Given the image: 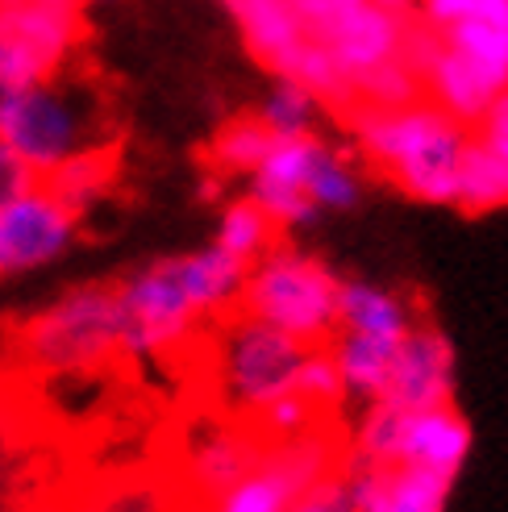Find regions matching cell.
<instances>
[{"label":"cell","instance_id":"obj_1","mask_svg":"<svg viewBox=\"0 0 508 512\" xmlns=\"http://www.w3.org/2000/svg\"><path fill=\"white\" fill-rule=\"evenodd\" d=\"M246 263L221 246L155 259L113 284L117 300V354L159 358L180 350L209 317L238 309Z\"/></svg>","mask_w":508,"mask_h":512},{"label":"cell","instance_id":"obj_2","mask_svg":"<svg viewBox=\"0 0 508 512\" xmlns=\"http://www.w3.org/2000/svg\"><path fill=\"white\" fill-rule=\"evenodd\" d=\"M350 138L363 171L417 204L454 209V184L471 130L429 96H413L392 109H350Z\"/></svg>","mask_w":508,"mask_h":512},{"label":"cell","instance_id":"obj_3","mask_svg":"<svg viewBox=\"0 0 508 512\" xmlns=\"http://www.w3.org/2000/svg\"><path fill=\"white\" fill-rule=\"evenodd\" d=\"M0 138L34 179H46L71 159L113 146L109 96L92 71L71 63L38 84L0 92Z\"/></svg>","mask_w":508,"mask_h":512},{"label":"cell","instance_id":"obj_4","mask_svg":"<svg viewBox=\"0 0 508 512\" xmlns=\"http://www.w3.org/2000/svg\"><path fill=\"white\" fill-rule=\"evenodd\" d=\"M367 171L359 155L317 134L271 138L267 155L250 167L246 196L271 217L279 234H300L325 217L354 213L363 204Z\"/></svg>","mask_w":508,"mask_h":512},{"label":"cell","instance_id":"obj_5","mask_svg":"<svg viewBox=\"0 0 508 512\" xmlns=\"http://www.w3.org/2000/svg\"><path fill=\"white\" fill-rule=\"evenodd\" d=\"M338 288L342 275L321 254L275 242L263 259L246 267L238 313L275 325L296 342L325 346L338 325Z\"/></svg>","mask_w":508,"mask_h":512},{"label":"cell","instance_id":"obj_6","mask_svg":"<svg viewBox=\"0 0 508 512\" xmlns=\"http://www.w3.org/2000/svg\"><path fill=\"white\" fill-rule=\"evenodd\" d=\"M21 358L42 375H75L113 363L117 354V300L109 284H84L46 304L21 325Z\"/></svg>","mask_w":508,"mask_h":512},{"label":"cell","instance_id":"obj_7","mask_svg":"<svg viewBox=\"0 0 508 512\" xmlns=\"http://www.w3.org/2000/svg\"><path fill=\"white\" fill-rule=\"evenodd\" d=\"M309 342L279 334L275 325H263L238 313L217 338V388L221 400L238 417L259 421L271 404L300 396V371L309 363Z\"/></svg>","mask_w":508,"mask_h":512},{"label":"cell","instance_id":"obj_8","mask_svg":"<svg viewBox=\"0 0 508 512\" xmlns=\"http://www.w3.org/2000/svg\"><path fill=\"white\" fill-rule=\"evenodd\" d=\"M413 30H417L413 0H363V5L342 13L334 25H325L313 42L338 67L346 88L354 92V109H359L363 92L379 75L409 59Z\"/></svg>","mask_w":508,"mask_h":512},{"label":"cell","instance_id":"obj_9","mask_svg":"<svg viewBox=\"0 0 508 512\" xmlns=\"http://www.w3.org/2000/svg\"><path fill=\"white\" fill-rule=\"evenodd\" d=\"M342 467L338 446L317 433H300V438H284L275 446H263L259 458L230 483L225 492L205 500L209 512H292L296 500L334 475Z\"/></svg>","mask_w":508,"mask_h":512},{"label":"cell","instance_id":"obj_10","mask_svg":"<svg viewBox=\"0 0 508 512\" xmlns=\"http://www.w3.org/2000/svg\"><path fill=\"white\" fill-rule=\"evenodd\" d=\"M84 42V9L0 0V92L38 84L75 63Z\"/></svg>","mask_w":508,"mask_h":512},{"label":"cell","instance_id":"obj_11","mask_svg":"<svg viewBox=\"0 0 508 512\" xmlns=\"http://www.w3.org/2000/svg\"><path fill=\"white\" fill-rule=\"evenodd\" d=\"M75 234H80V213L46 179H34L30 188L0 204V279L59 263L75 246Z\"/></svg>","mask_w":508,"mask_h":512},{"label":"cell","instance_id":"obj_12","mask_svg":"<svg viewBox=\"0 0 508 512\" xmlns=\"http://www.w3.org/2000/svg\"><path fill=\"white\" fill-rule=\"evenodd\" d=\"M454 392H459V354H454V342L442 325L417 317V325L404 334L392 358V375L379 400L417 413V408L454 404Z\"/></svg>","mask_w":508,"mask_h":512},{"label":"cell","instance_id":"obj_13","mask_svg":"<svg viewBox=\"0 0 508 512\" xmlns=\"http://www.w3.org/2000/svg\"><path fill=\"white\" fill-rule=\"evenodd\" d=\"M471 446H475L471 421L454 404L417 408V413L404 408L392 467H417V471H429V475H442L450 483H459L467 458H471Z\"/></svg>","mask_w":508,"mask_h":512},{"label":"cell","instance_id":"obj_14","mask_svg":"<svg viewBox=\"0 0 508 512\" xmlns=\"http://www.w3.org/2000/svg\"><path fill=\"white\" fill-rule=\"evenodd\" d=\"M342 483L354 512H446L454 483L417 467H367L342 458Z\"/></svg>","mask_w":508,"mask_h":512},{"label":"cell","instance_id":"obj_15","mask_svg":"<svg viewBox=\"0 0 508 512\" xmlns=\"http://www.w3.org/2000/svg\"><path fill=\"white\" fill-rule=\"evenodd\" d=\"M434 34L492 96L508 88V0H475L459 21Z\"/></svg>","mask_w":508,"mask_h":512},{"label":"cell","instance_id":"obj_16","mask_svg":"<svg viewBox=\"0 0 508 512\" xmlns=\"http://www.w3.org/2000/svg\"><path fill=\"white\" fill-rule=\"evenodd\" d=\"M225 9L234 13L238 30L250 46V55L259 59L271 75H292L300 55L309 50V34L296 17L288 0H225Z\"/></svg>","mask_w":508,"mask_h":512},{"label":"cell","instance_id":"obj_17","mask_svg":"<svg viewBox=\"0 0 508 512\" xmlns=\"http://www.w3.org/2000/svg\"><path fill=\"white\" fill-rule=\"evenodd\" d=\"M417 325V309L400 292L375 284V279L342 275L338 288V325L334 329H354V334L404 342V334Z\"/></svg>","mask_w":508,"mask_h":512},{"label":"cell","instance_id":"obj_18","mask_svg":"<svg viewBox=\"0 0 508 512\" xmlns=\"http://www.w3.org/2000/svg\"><path fill=\"white\" fill-rule=\"evenodd\" d=\"M259 442H250L238 429H213L205 433L192 454H188V488L200 500H213L217 492H225L230 483L259 458Z\"/></svg>","mask_w":508,"mask_h":512},{"label":"cell","instance_id":"obj_19","mask_svg":"<svg viewBox=\"0 0 508 512\" xmlns=\"http://www.w3.org/2000/svg\"><path fill=\"white\" fill-rule=\"evenodd\" d=\"M454 209L467 217H492L508 209V159L492 155L488 146L467 142L454 184Z\"/></svg>","mask_w":508,"mask_h":512},{"label":"cell","instance_id":"obj_20","mask_svg":"<svg viewBox=\"0 0 508 512\" xmlns=\"http://www.w3.org/2000/svg\"><path fill=\"white\" fill-rule=\"evenodd\" d=\"M254 117H259L275 138H296V134H317V125L325 117V105L300 80L275 75L271 88L259 100V109H254Z\"/></svg>","mask_w":508,"mask_h":512},{"label":"cell","instance_id":"obj_21","mask_svg":"<svg viewBox=\"0 0 508 512\" xmlns=\"http://www.w3.org/2000/svg\"><path fill=\"white\" fill-rule=\"evenodd\" d=\"M275 238H279V229L271 225V217L246 192L225 204L221 217H217V229H213V246L234 254V259L246 263V267L254 259H263V254L275 246Z\"/></svg>","mask_w":508,"mask_h":512},{"label":"cell","instance_id":"obj_22","mask_svg":"<svg viewBox=\"0 0 508 512\" xmlns=\"http://www.w3.org/2000/svg\"><path fill=\"white\" fill-rule=\"evenodd\" d=\"M113 175H117V159H113V146H105V150H92V155L63 163L59 171H50L46 184L55 188L75 213H84L113 188Z\"/></svg>","mask_w":508,"mask_h":512},{"label":"cell","instance_id":"obj_23","mask_svg":"<svg viewBox=\"0 0 508 512\" xmlns=\"http://www.w3.org/2000/svg\"><path fill=\"white\" fill-rule=\"evenodd\" d=\"M271 130L259 121V117H234V121H225L221 130L213 134V146H209V159L221 175H238L246 179L250 167L259 163L267 155V146H271Z\"/></svg>","mask_w":508,"mask_h":512},{"label":"cell","instance_id":"obj_24","mask_svg":"<svg viewBox=\"0 0 508 512\" xmlns=\"http://www.w3.org/2000/svg\"><path fill=\"white\" fill-rule=\"evenodd\" d=\"M467 130H471V142L488 146L492 155L508 159V88H504V92L492 100V105L467 125Z\"/></svg>","mask_w":508,"mask_h":512},{"label":"cell","instance_id":"obj_25","mask_svg":"<svg viewBox=\"0 0 508 512\" xmlns=\"http://www.w3.org/2000/svg\"><path fill=\"white\" fill-rule=\"evenodd\" d=\"M292 512H354L350 492H346V483H342V467L334 475H325L321 483H313V488L296 500Z\"/></svg>","mask_w":508,"mask_h":512},{"label":"cell","instance_id":"obj_26","mask_svg":"<svg viewBox=\"0 0 508 512\" xmlns=\"http://www.w3.org/2000/svg\"><path fill=\"white\" fill-rule=\"evenodd\" d=\"M288 5L296 9L300 25H304V34L317 38L325 25H334L342 13H350L354 5H363V0H288Z\"/></svg>","mask_w":508,"mask_h":512},{"label":"cell","instance_id":"obj_27","mask_svg":"<svg viewBox=\"0 0 508 512\" xmlns=\"http://www.w3.org/2000/svg\"><path fill=\"white\" fill-rule=\"evenodd\" d=\"M30 184H34V171L13 155V146L5 138H0V204L13 200L21 188H30Z\"/></svg>","mask_w":508,"mask_h":512},{"label":"cell","instance_id":"obj_28","mask_svg":"<svg viewBox=\"0 0 508 512\" xmlns=\"http://www.w3.org/2000/svg\"><path fill=\"white\" fill-rule=\"evenodd\" d=\"M471 5L475 0H413V13L421 25H429V30H446V25L459 21Z\"/></svg>","mask_w":508,"mask_h":512},{"label":"cell","instance_id":"obj_29","mask_svg":"<svg viewBox=\"0 0 508 512\" xmlns=\"http://www.w3.org/2000/svg\"><path fill=\"white\" fill-rule=\"evenodd\" d=\"M30 5H67V9H84L88 0H30Z\"/></svg>","mask_w":508,"mask_h":512},{"label":"cell","instance_id":"obj_30","mask_svg":"<svg viewBox=\"0 0 508 512\" xmlns=\"http://www.w3.org/2000/svg\"><path fill=\"white\" fill-rule=\"evenodd\" d=\"M21 512H25V508H21Z\"/></svg>","mask_w":508,"mask_h":512}]
</instances>
